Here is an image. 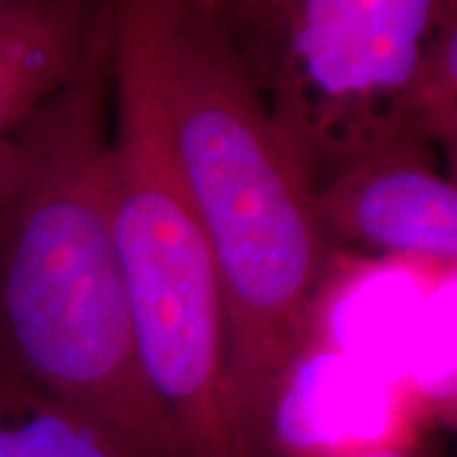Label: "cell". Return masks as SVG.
Returning <instances> with one entry per match:
<instances>
[{
  "instance_id": "3957f363",
  "label": "cell",
  "mask_w": 457,
  "mask_h": 457,
  "mask_svg": "<svg viewBox=\"0 0 457 457\" xmlns=\"http://www.w3.org/2000/svg\"><path fill=\"white\" fill-rule=\"evenodd\" d=\"M183 0H112L114 231L135 353L180 457H257L212 246L176 168L168 59Z\"/></svg>"
},
{
  "instance_id": "ba28073f",
  "label": "cell",
  "mask_w": 457,
  "mask_h": 457,
  "mask_svg": "<svg viewBox=\"0 0 457 457\" xmlns=\"http://www.w3.org/2000/svg\"><path fill=\"white\" fill-rule=\"evenodd\" d=\"M386 120L440 147L455 163L457 150V8L429 36Z\"/></svg>"
},
{
  "instance_id": "8fae6325",
  "label": "cell",
  "mask_w": 457,
  "mask_h": 457,
  "mask_svg": "<svg viewBox=\"0 0 457 457\" xmlns=\"http://www.w3.org/2000/svg\"><path fill=\"white\" fill-rule=\"evenodd\" d=\"M31 3H36V0H0V16L11 13V11H18V8H26Z\"/></svg>"
},
{
  "instance_id": "6da1fadb",
  "label": "cell",
  "mask_w": 457,
  "mask_h": 457,
  "mask_svg": "<svg viewBox=\"0 0 457 457\" xmlns=\"http://www.w3.org/2000/svg\"><path fill=\"white\" fill-rule=\"evenodd\" d=\"M110 97L112 0H102L77 69L0 147V359L150 457H180L135 353Z\"/></svg>"
},
{
  "instance_id": "8992f818",
  "label": "cell",
  "mask_w": 457,
  "mask_h": 457,
  "mask_svg": "<svg viewBox=\"0 0 457 457\" xmlns=\"http://www.w3.org/2000/svg\"><path fill=\"white\" fill-rule=\"evenodd\" d=\"M102 0H36L0 26V147L77 69Z\"/></svg>"
},
{
  "instance_id": "9c48e42d",
  "label": "cell",
  "mask_w": 457,
  "mask_h": 457,
  "mask_svg": "<svg viewBox=\"0 0 457 457\" xmlns=\"http://www.w3.org/2000/svg\"><path fill=\"white\" fill-rule=\"evenodd\" d=\"M330 457H437L429 453L422 445H409V442H376V445H366V447H356V450H345V453H336Z\"/></svg>"
},
{
  "instance_id": "277c9868",
  "label": "cell",
  "mask_w": 457,
  "mask_h": 457,
  "mask_svg": "<svg viewBox=\"0 0 457 457\" xmlns=\"http://www.w3.org/2000/svg\"><path fill=\"white\" fill-rule=\"evenodd\" d=\"M455 0H254L228 29L315 186L384 122Z\"/></svg>"
},
{
  "instance_id": "30bf717a",
  "label": "cell",
  "mask_w": 457,
  "mask_h": 457,
  "mask_svg": "<svg viewBox=\"0 0 457 457\" xmlns=\"http://www.w3.org/2000/svg\"><path fill=\"white\" fill-rule=\"evenodd\" d=\"M198 5H204L209 13H212L216 21H219V26L228 31V29H234L242 16H245L246 11H249V5L254 3V0H196Z\"/></svg>"
},
{
  "instance_id": "52a82bcc",
  "label": "cell",
  "mask_w": 457,
  "mask_h": 457,
  "mask_svg": "<svg viewBox=\"0 0 457 457\" xmlns=\"http://www.w3.org/2000/svg\"><path fill=\"white\" fill-rule=\"evenodd\" d=\"M0 457H150L102 417L0 359Z\"/></svg>"
},
{
  "instance_id": "5b68a950",
  "label": "cell",
  "mask_w": 457,
  "mask_h": 457,
  "mask_svg": "<svg viewBox=\"0 0 457 457\" xmlns=\"http://www.w3.org/2000/svg\"><path fill=\"white\" fill-rule=\"evenodd\" d=\"M437 150L389 120L312 186L315 212L333 242L453 270L457 188Z\"/></svg>"
},
{
  "instance_id": "7a4b0ae2",
  "label": "cell",
  "mask_w": 457,
  "mask_h": 457,
  "mask_svg": "<svg viewBox=\"0 0 457 457\" xmlns=\"http://www.w3.org/2000/svg\"><path fill=\"white\" fill-rule=\"evenodd\" d=\"M176 168L212 246L246 435L275 457L282 407L305 359L333 239L312 183L239 51L196 0L180 3L168 59Z\"/></svg>"
}]
</instances>
